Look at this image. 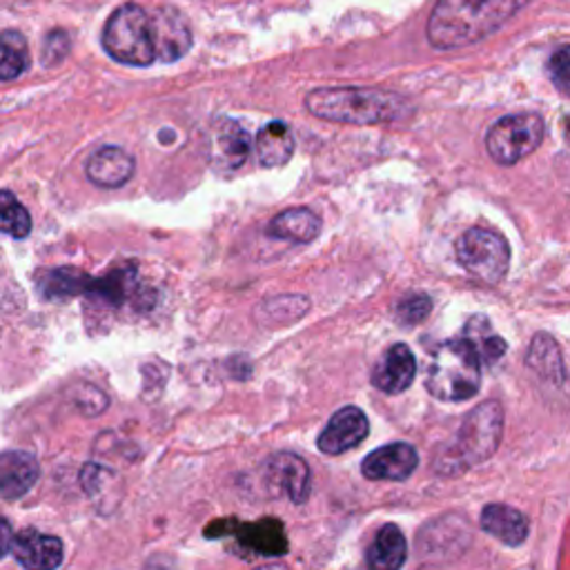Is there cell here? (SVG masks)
Wrapping results in <instances>:
<instances>
[{
	"label": "cell",
	"mask_w": 570,
	"mask_h": 570,
	"mask_svg": "<svg viewBox=\"0 0 570 570\" xmlns=\"http://www.w3.org/2000/svg\"><path fill=\"white\" fill-rule=\"evenodd\" d=\"M295 154V136L290 127L272 121L265 127H261L257 136V157L263 168H283L285 163H290Z\"/></svg>",
	"instance_id": "19"
},
{
	"label": "cell",
	"mask_w": 570,
	"mask_h": 570,
	"mask_svg": "<svg viewBox=\"0 0 570 570\" xmlns=\"http://www.w3.org/2000/svg\"><path fill=\"white\" fill-rule=\"evenodd\" d=\"M529 368L542 376L544 382L553 384V386H563L566 382V368H563V359H561V350L557 346V342L548 335H537L531 344L529 350V359H526Z\"/></svg>",
	"instance_id": "20"
},
{
	"label": "cell",
	"mask_w": 570,
	"mask_h": 570,
	"mask_svg": "<svg viewBox=\"0 0 570 570\" xmlns=\"http://www.w3.org/2000/svg\"><path fill=\"white\" fill-rule=\"evenodd\" d=\"M29 67V47L21 32L0 34V80H14Z\"/></svg>",
	"instance_id": "24"
},
{
	"label": "cell",
	"mask_w": 570,
	"mask_h": 570,
	"mask_svg": "<svg viewBox=\"0 0 570 570\" xmlns=\"http://www.w3.org/2000/svg\"><path fill=\"white\" fill-rule=\"evenodd\" d=\"M417 374V359L406 344H395L372 370V386L386 395H401Z\"/></svg>",
	"instance_id": "13"
},
{
	"label": "cell",
	"mask_w": 570,
	"mask_h": 570,
	"mask_svg": "<svg viewBox=\"0 0 570 570\" xmlns=\"http://www.w3.org/2000/svg\"><path fill=\"white\" fill-rule=\"evenodd\" d=\"M431 310H433V301L428 299L425 295H408V297L401 299V303L397 306V317H399L404 323L417 325V323H421L428 314H431Z\"/></svg>",
	"instance_id": "27"
},
{
	"label": "cell",
	"mask_w": 570,
	"mask_h": 570,
	"mask_svg": "<svg viewBox=\"0 0 570 570\" xmlns=\"http://www.w3.org/2000/svg\"><path fill=\"white\" fill-rule=\"evenodd\" d=\"M306 108L323 121L348 125H379L408 112L404 97L379 87H323L308 94Z\"/></svg>",
	"instance_id": "2"
},
{
	"label": "cell",
	"mask_w": 570,
	"mask_h": 570,
	"mask_svg": "<svg viewBox=\"0 0 570 570\" xmlns=\"http://www.w3.org/2000/svg\"><path fill=\"white\" fill-rule=\"evenodd\" d=\"M150 16H152L157 61L174 63L181 57H185L189 47H193V29H189L185 16L174 8L157 10Z\"/></svg>",
	"instance_id": "11"
},
{
	"label": "cell",
	"mask_w": 570,
	"mask_h": 570,
	"mask_svg": "<svg viewBox=\"0 0 570 570\" xmlns=\"http://www.w3.org/2000/svg\"><path fill=\"white\" fill-rule=\"evenodd\" d=\"M425 388L444 404H461L480 393L482 363L466 339L446 342L435 350Z\"/></svg>",
	"instance_id": "4"
},
{
	"label": "cell",
	"mask_w": 570,
	"mask_h": 570,
	"mask_svg": "<svg viewBox=\"0 0 570 570\" xmlns=\"http://www.w3.org/2000/svg\"><path fill=\"white\" fill-rule=\"evenodd\" d=\"M12 540H14L12 524L5 517H0V559H3L12 550Z\"/></svg>",
	"instance_id": "29"
},
{
	"label": "cell",
	"mask_w": 570,
	"mask_h": 570,
	"mask_svg": "<svg viewBox=\"0 0 570 570\" xmlns=\"http://www.w3.org/2000/svg\"><path fill=\"white\" fill-rule=\"evenodd\" d=\"M529 3L531 0H439L425 34L437 50H457L491 36Z\"/></svg>",
	"instance_id": "1"
},
{
	"label": "cell",
	"mask_w": 570,
	"mask_h": 570,
	"mask_svg": "<svg viewBox=\"0 0 570 570\" xmlns=\"http://www.w3.org/2000/svg\"><path fill=\"white\" fill-rule=\"evenodd\" d=\"M89 276L74 268H59L40 274L38 288L47 299H70L76 295H87Z\"/></svg>",
	"instance_id": "21"
},
{
	"label": "cell",
	"mask_w": 570,
	"mask_h": 570,
	"mask_svg": "<svg viewBox=\"0 0 570 570\" xmlns=\"http://www.w3.org/2000/svg\"><path fill=\"white\" fill-rule=\"evenodd\" d=\"M321 232L319 216L308 208H293L285 210L272 219L268 225V234L272 239L293 241V244H310Z\"/></svg>",
	"instance_id": "18"
},
{
	"label": "cell",
	"mask_w": 570,
	"mask_h": 570,
	"mask_svg": "<svg viewBox=\"0 0 570 570\" xmlns=\"http://www.w3.org/2000/svg\"><path fill=\"white\" fill-rule=\"evenodd\" d=\"M455 250L463 270L486 283L504 281L510 268L508 241L501 234L486 227H472L461 234Z\"/></svg>",
	"instance_id": "7"
},
{
	"label": "cell",
	"mask_w": 570,
	"mask_h": 570,
	"mask_svg": "<svg viewBox=\"0 0 570 570\" xmlns=\"http://www.w3.org/2000/svg\"><path fill=\"white\" fill-rule=\"evenodd\" d=\"M370 435V421L357 406H346L330 417L327 425L317 439V448L323 455H344L359 446Z\"/></svg>",
	"instance_id": "8"
},
{
	"label": "cell",
	"mask_w": 570,
	"mask_h": 570,
	"mask_svg": "<svg viewBox=\"0 0 570 570\" xmlns=\"http://www.w3.org/2000/svg\"><path fill=\"white\" fill-rule=\"evenodd\" d=\"M408 559V542L399 526L386 524L365 553L368 570H401Z\"/></svg>",
	"instance_id": "17"
},
{
	"label": "cell",
	"mask_w": 570,
	"mask_h": 570,
	"mask_svg": "<svg viewBox=\"0 0 570 570\" xmlns=\"http://www.w3.org/2000/svg\"><path fill=\"white\" fill-rule=\"evenodd\" d=\"M40 466L32 453L5 450L0 453V497L16 501L25 497L38 482Z\"/></svg>",
	"instance_id": "14"
},
{
	"label": "cell",
	"mask_w": 570,
	"mask_h": 570,
	"mask_svg": "<svg viewBox=\"0 0 570 570\" xmlns=\"http://www.w3.org/2000/svg\"><path fill=\"white\" fill-rule=\"evenodd\" d=\"M0 232L25 239L32 232V216L10 189H0Z\"/></svg>",
	"instance_id": "26"
},
{
	"label": "cell",
	"mask_w": 570,
	"mask_h": 570,
	"mask_svg": "<svg viewBox=\"0 0 570 570\" xmlns=\"http://www.w3.org/2000/svg\"><path fill=\"white\" fill-rule=\"evenodd\" d=\"M134 270L132 268H121V270H114L110 272L108 276L103 278H91L89 281V288H87V295L97 297L110 306H121L125 303V299L129 297L132 288H134Z\"/></svg>",
	"instance_id": "25"
},
{
	"label": "cell",
	"mask_w": 570,
	"mask_h": 570,
	"mask_svg": "<svg viewBox=\"0 0 570 570\" xmlns=\"http://www.w3.org/2000/svg\"><path fill=\"white\" fill-rule=\"evenodd\" d=\"M546 125L537 114H512L495 123L486 136V150L499 165H515L531 157L544 140Z\"/></svg>",
	"instance_id": "6"
},
{
	"label": "cell",
	"mask_w": 570,
	"mask_h": 570,
	"mask_svg": "<svg viewBox=\"0 0 570 570\" xmlns=\"http://www.w3.org/2000/svg\"><path fill=\"white\" fill-rule=\"evenodd\" d=\"M216 150L225 165L239 168L250 157V134L236 121H225L216 132Z\"/></svg>",
	"instance_id": "23"
},
{
	"label": "cell",
	"mask_w": 570,
	"mask_h": 570,
	"mask_svg": "<svg viewBox=\"0 0 570 570\" xmlns=\"http://www.w3.org/2000/svg\"><path fill=\"white\" fill-rule=\"evenodd\" d=\"M419 466V453L406 442H395L372 450L363 463L361 472L370 482H406Z\"/></svg>",
	"instance_id": "10"
},
{
	"label": "cell",
	"mask_w": 570,
	"mask_h": 570,
	"mask_svg": "<svg viewBox=\"0 0 570 570\" xmlns=\"http://www.w3.org/2000/svg\"><path fill=\"white\" fill-rule=\"evenodd\" d=\"M504 435V408L499 401L491 399L470 410L461 421L455 439L444 448L442 457H437V472L439 474H461L468 468L480 466L488 461Z\"/></svg>",
	"instance_id": "3"
},
{
	"label": "cell",
	"mask_w": 570,
	"mask_h": 570,
	"mask_svg": "<svg viewBox=\"0 0 570 570\" xmlns=\"http://www.w3.org/2000/svg\"><path fill=\"white\" fill-rule=\"evenodd\" d=\"M106 52L132 67H148L157 61L152 16L140 5L127 3L116 10L103 29Z\"/></svg>",
	"instance_id": "5"
},
{
	"label": "cell",
	"mask_w": 570,
	"mask_h": 570,
	"mask_svg": "<svg viewBox=\"0 0 570 570\" xmlns=\"http://www.w3.org/2000/svg\"><path fill=\"white\" fill-rule=\"evenodd\" d=\"M12 553L25 570H57L65 559L63 542L54 535H45L25 529L12 540Z\"/></svg>",
	"instance_id": "12"
},
{
	"label": "cell",
	"mask_w": 570,
	"mask_h": 570,
	"mask_svg": "<svg viewBox=\"0 0 570 570\" xmlns=\"http://www.w3.org/2000/svg\"><path fill=\"white\" fill-rule=\"evenodd\" d=\"M466 342L472 346L474 355L480 357V363H495L506 355V342L495 335L486 317H474L466 325Z\"/></svg>",
	"instance_id": "22"
},
{
	"label": "cell",
	"mask_w": 570,
	"mask_h": 570,
	"mask_svg": "<svg viewBox=\"0 0 570 570\" xmlns=\"http://www.w3.org/2000/svg\"><path fill=\"white\" fill-rule=\"evenodd\" d=\"M134 176V159L123 148H101L87 161V178L99 187H121Z\"/></svg>",
	"instance_id": "16"
},
{
	"label": "cell",
	"mask_w": 570,
	"mask_h": 570,
	"mask_svg": "<svg viewBox=\"0 0 570 570\" xmlns=\"http://www.w3.org/2000/svg\"><path fill=\"white\" fill-rule=\"evenodd\" d=\"M548 72H550V78L557 85V89L561 94H568V80H570V52H568V47H561V50L550 59Z\"/></svg>",
	"instance_id": "28"
},
{
	"label": "cell",
	"mask_w": 570,
	"mask_h": 570,
	"mask_svg": "<svg viewBox=\"0 0 570 570\" xmlns=\"http://www.w3.org/2000/svg\"><path fill=\"white\" fill-rule=\"evenodd\" d=\"M480 524L482 529L495 537L497 542H501L504 546L517 548L529 540L531 533V521L529 517L506 504H488L484 506L482 515H480Z\"/></svg>",
	"instance_id": "15"
},
{
	"label": "cell",
	"mask_w": 570,
	"mask_h": 570,
	"mask_svg": "<svg viewBox=\"0 0 570 570\" xmlns=\"http://www.w3.org/2000/svg\"><path fill=\"white\" fill-rule=\"evenodd\" d=\"M268 484L274 488V493L288 497L293 504H306L312 488V472L306 459H301L295 453H278L274 455L268 466Z\"/></svg>",
	"instance_id": "9"
},
{
	"label": "cell",
	"mask_w": 570,
	"mask_h": 570,
	"mask_svg": "<svg viewBox=\"0 0 570 570\" xmlns=\"http://www.w3.org/2000/svg\"><path fill=\"white\" fill-rule=\"evenodd\" d=\"M255 570H288V566H283V563H268V566H261V568H255Z\"/></svg>",
	"instance_id": "30"
}]
</instances>
